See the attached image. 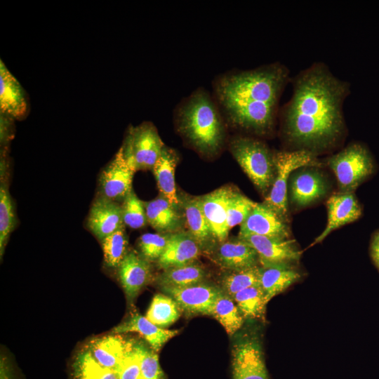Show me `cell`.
Wrapping results in <instances>:
<instances>
[{
    "label": "cell",
    "instance_id": "1",
    "mask_svg": "<svg viewBox=\"0 0 379 379\" xmlns=\"http://www.w3.org/2000/svg\"><path fill=\"white\" fill-rule=\"evenodd\" d=\"M293 86L291 98L280 109L284 139L314 154L335 146L345 131L343 105L349 83L317 62L296 75Z\"/></svg>",
    "mask_w": 379,
    "mask_h": 379
},
{
    "label": "cell",
    "instance_id": "2",
    "mask_svg": "<svg viewBox=\"0 0 379 379\" xmlns=\"http://www.w3.org/2000/svg\"><path fill=\"white\" fill-rule=\"evenodd\" d=\"M289 70L274 62L246 70H232L213 81V96L224 119L233 127L258 135L270 134Z\"/></svg>",
    "mask_w": 379,
    "mask_h": 379
},
{
    "label": "cell",
    "instance_id": "3",
    "mask_svg": "<svg viewBox=\"0 0 379 379\" xmlns=\"http://www.w3.org/2000/svg\"><path fill=\"white\" fill-rule=\"evenodd\" d=\"M225 119L213 95L199 88L183 98L175 109L180 134L198 152L217 154L225 143Z\"/></svg>",
    "mask_w": 379,
    "mask_h": 379
},
{
    "label": "cell",
    "instance_id": "4",
    "mask_svg": "<svg viewBox=\"0 0 379 379\" xmlns=\"http://www.w3.org/2000/svg\"><path fill=\"white\" fill-rule=\"evenodd\" d=\"M230 150L258 190L267 196L276 175L274 154L262 141L248 136H236Z\"/></svg>",
    "mask_w": 379,
    "mask_h": 379
},
{
    "label": "cell",
    "instance_id": "5",
    "mask_svg": "<svg viewBox=\"0 0 379 379\" xmlns=\"http://www.w3.org/2000/svg\"><path fill=\"white\" fill-rule=\"evenodd\" d=\"M327 163L337 178L340 192L353 193L375 169L369 150L359 142L352 143L330 157Z\"/></svg>",
    "mask_w": 379,
    "mask_h": 379
},
{
    "label": "cell",
    "instance_id": "6",
    "mask_svg": "<svg viewBox=\"0 0 379 379\" xmlns=\"http://www.w3.org/2000/svg\"><path fill=\"white\" fill-rule=\"evenodd\" d=\"M276 175L263 203L286 222L288 220V182L291 173L305 166H319L315 154L305 150L279 152L274 154Z\"/></svg>",
    "mask_w": 379,
    "mask_h": 379
},
{
    "label": "cell",
    "instance_id": "7",
    "mask_svg": "<svg viewBox=\"0 0 379 379\" xmlns=\"http://www.w3.org/2000/svg\"><path fill=\"white\" fill-rule=\"evenodd\" d=\"M164 146L155 126L145 121L128 128L121 147L128 164L137 171L152 169Z\"/></svg>",
    "mask_w": 379,
    "mask_h": 379
},
{
    "label": "cell",
    "instance_id": "8",
    "mask_svg": "<svg viewBox=\"0 0 379 379\" xmlns=\"http://www.w3.org/2000/svg\"><path fill=\"white\" fill-rule=\"evenodd\" d=\"M233 379H269L260 340L254 333L238 338L232 350Z\"/></svg>",
    "mask_w": 379,
    "mask_h": 379
},
{
    "label": "cell",
    "instance_id": "9",
    "mask_svg": "<svg viewBox=\"0 0 379 379\" xmlns=\"http://www.w3.org/2000/svg\"><path fill=\"white\" fill-rule=\"evenodd\" d=\"M135 171L126 160L121 147L102 170L99 179L101 197L114 201L123 199L132 191Z\"/></svg>",
    "mask_w": 379,
    "mask_h": 379
},
{
    "label": "cell",
    "instance_id": "10",
    "mask_svg": "<svg viewBox=\"0 0 379 379\" xmlns=\"http://www.w3.org/2000/svg\"><path fill=\"white\" fill-rule=\"evenodd\" d=\"M256 251L260 265L298 262L302 251L293 239H277L257 234H239Z\"/></svg>",
    "mask_w": 379,
    "mask_h": 379
},
{
    "label": "cell",
    "instance_id": "11",
    "mask_svg": "<svg viewBox=\"0 0 379 379\" xmlns=\"http://www.w3.org/2000/svg\"><path fill=\"white\" fill-rule=\"evenodd\" d=\"M161 289L176 301L182 311L193 315H211L220 291V288L204 281L185 287Z\"/></svg>",
    "mask_w": 379,
    "mask_h": 379
},
{
    "label": "cell",
    "instance_id": "12",
    "mask_svg": "<svg viewBox=\"0 0 379 379\" xmlns=\"http://www.w3.org/2000/svg\"><path fill=\"white\" fill-rule=\"evenodd\" d=\"M290 201L305 207L323 198L328 192L324 176L314 168L295 170L288 180Z\"/></svg>",
    "mask_w": 379,
    "mask_h": 379
},
{
    "label": "cell",
    "instance_id": "13",
    "mask_svg": "<svg viewBox=\"0 0 379 379\" xmlns=\"http://www.w3.org/2000/svg\"><path fill=\"white\" fill-rule=\"evenodd\" d=\"M117 269L127 302L132 305L142 289L152 280L149 261L136 251L130 250Z\"/></svg>",
    "mask_w": 379,
    "mask_h": 379
},
{
    "label": "cell",
    "instance_id": "14",
    "mask_svg": "<svg viewBox=\"0 0 379 379\" xmlns=\"http://www.w3.org/2000/svg\"><path fill=\"white\" fill-rule=\"evenodd\" d=\"M286 222L263 202L257 203L240 225L239 234H257L281 240L288 239L290 232Z\"/></svg>",
    "mask_w": 379,
    "mask_h": 379
},
{
    "label": "cell",
    "instance_id": "15",
    "mask_svg": "<svg viewBox=\"0 0 379 379\" xmlns=\"http://www.w3.org/2000/svg\"><path fill=\"white\" fill-rule=\"evenodd\" d=\"M236 190L222 187L200 197L201 204L211 233L218 243L227 240V209L231 197Z\"/></svg>",
    "mask_w": 379,
    "mask_h": 379
},
{
    "label": "cell",
    "instance_id": "16",
    "mask_svg": "<svg viewBox=\"0 0 379 379\" xmlns=\"http://www.w3.org/2000/svg\"><path fill=\"white\" fill-rule=\"evenodd\" d=\"M219 244L211 249L213 260L220 267L233 271L258 266L260 264L255 249L239 237Z\"/></svg>",
    "mask_w": 379,
    "mask_h": 379
},
{
    "label": "cell",
    "instance_id": "17",
    "mask_svg": "<svg viewBox=\"0 0 379 379\" xmlns=\"http://www.w3.org/2000/svg\"><path fill=\"white\" fill-rule=\"evenodd\" d=\"M327 224L324 231L311 244L322 241L331 232L344 225L354 222L361 215L362 210L354 193L339 192L332 195L326 203Z\"/></svg>",
    "mask_w": 379,
    "mask_h": 379
},
{
    "label": "cell",
    "instance_id": "18",
    "mask_svg": "<svg viewBox=\"0 0 379 379\" xmlns=\"http://www.w3.org/2000/svg\"><path fill=\"white\" fill-rule=\"evenodd\" d=\"M86 224L91 232L101 241L125 225L121 206L116 201L100 196L93 202Z\"/></svg>",
    "mask_w": 379,
    "mask_h": 379
},
{
    "label": "cell",
    "instance_id": "19",
    "mask_svg": "<svg viewBox=\"0 0 379 379\" xmlns=\"http://www.w3.org/2000/svg\"><path fill=\"white\" fill-rule=\"evenodd\" d=\"M29 112L25 91L19 81L0 61V112L13 119H23Z\"/></svg>",
    "mask_w": 379,
    "mask_h": 379
},
{
    "label": "cell",
    "instance_id": "20",
    "mask_svg": "<svg viewBox=\"0 0 379 379\" xmlns=\"http://www.w3.org/2000/svg\"><path fill=\"white\" fill-rule=\"evenodd\" d=\"M201 251L200 245L189 232H176L171 234L157 264L163 270L190 264L196 260Z\"/></svg>",
    "mask_w": 379,
    "mask_h": 379
},
{
    "label": "cell",
    "instance_id": "21",
    "mask_svg": "<svg viewBox=\"0 0 379 379\" xmlns=\"http://www.w3.org/2000/svg\"><path fill=\"white\" fill-rule=\"evenodd\" d=\"M111 332L115 334L138 333L156 352H158L166 342L179 333L178 330L160 328L148 320L145 316L137 312L131 314L126 319L114 327Z\"/></svg>",
    "mask_w": 379,
    "mask_h": 379
},
{
    "label": "cell",
    "instance_id": "22",
    "mask_svg": "<svg viewBox=\"0 0 379 379\" xmlns=\"http://www.w3.org/2000/svg\"><path fill=\"white\" fill-rule=\"evenodd\" d=\"M301 278L295 265L271 264L260 266L259 286L265 302L282 293Z\"/></svg>",
    "mask_w": 379,
    "mask_h": 379
},
{
    "label": "cell",
    "instance_id": "23",
    "mask_svg": "<svg viewBox=\"0 0 379 379\" xmlns=\"http://www.w3.org/2000/svg\"><path fill=\"white\" fill-rule=\"evenodd\" d=\"M131 339L121 334H109L90 340L85 346L102 366L116 370L123 359Z\"/></svg>",
    "mask_w": 379,
    "mask_h": 379
},
{
    "label": "cell",
    "instance_id": "24",
    "mask_svg": "<svg viewBox=\"0 0 379 379\" xmlns=\"http://www.w3.org/2000/svg\"><path fill=\"white\" fill-rule=\"evenodd\" d=\"M184 209L189 233L197 240L201 249L210 251L217 241L213 237L202 210L200 197L180 198Z\"/></svg>",
    "mask_w": 379,
    "mask_h": 379
},
{
    "label": "cell",
    "instance_id": "25",
    "mask_svg": "<svg viewBox=\"0 0 379 379\" xmlns=\"http://www.w3.org/2000/svg\"><path fill=\"white\" fill-rule=\"evenodd\" d=\"M178 160L176 152L165 145L152 168L161 195L176 208L180 206L175 184V170Z\"/></svg>",
    "mask_w": 379,
    "mask_h": 379
},
{
    "label": "cell",
    "instance_id": "26",
    "mask_svg": "<svg viewBox=\"0 0 379 379\" xmlns=\"http://www.w3.org/2000/svg\"><path fill=\"white\" fill-rule=\"evenodd\" d=\"M147 222L157 232L164 234L176 232L181 224V216L164 197L160 195L151 201L145 202Z\"/></svg>",
    "mask_w": 379,
    "mask_h": 379
},
{
    "label": "cell",
    "instance_id": "27",
    "mask_svg": "<svg viewBox=\"0 0 379 379\" xmlns=\"http://www.w3.org/2000/svg\"><path fill=\"white\" fill-rule=\"evenodd\" d=\"M206 273L199 265L194 262L164 270L157 278L163 288H180L204 281Z\"/></svg>",
    "mask_w": 379,
    "mask_h": 379
},
{
    "label": "cell",
    "instance_id": "28",
    "mask_svg": "<svg viewBox=\"0 0 379 379\" xmlns=\"http://www.w3.org/2000/svg\"><path fill=\"white\" fill-rule=\"evenodd\" d=\"M71 375L72 379H118L117 370L100 366L85 345L72 359Z\"/></svg>",
    "mask_w": 379,
    "mask_h": 379
},
{
    "label": "cell",
    "instance_id": "29",
    "mask_svg": "<svg viewBox=\"0 0 379 379\" xmlns=\"http://www.w3.org/2000/svg\"><path fill=\"white\" fill-rule=\"evenodd\" d=\"M211 315L219 321L230 335L239 331L244 324V318L235 302L221 288L214 301Z\"/></svg>",
    "mask_w": 379,
    "mask_h": 379
},
{
    "label": "cell",
    "instance_id": "30",
    "mask_svg": "<svg viewBox=\"0 0 379 379\" xmlns=\"http://www.w3.org/2000/svg\"><path fill=\"white\" fill-rule=\"evenodd\" d=\"M181 309L176 301L168 295L156 294L146 312V318L156 326L166 328L180 317Z\"/></svg>",
    "mask_w": 379,
    "mask_h": 379
},
{
    "label": "cell",
    "instance_id": "31",
    "mask_svg": "<svg viewBox=\"0 0 379 379\" xmlns=\"http://www.w3.org/2000/svg\"><path fill=\"white\" fill-rule=\"evenodd\" d=\"M232 299L244 319H265L267 303L260 286H253L236 293Z\"/></svg>",
    "mask_w": 379,
    "mask_h": 379
},
{
    "label": "cell",
    "instance_id": "32",
    "mask_svg": "<svg viewBox=\"0 0 379 379\" xmlns=\"http://www.w3.org/2000/svg\"><path fill=\"white\" fill-rule=\"evenodd\" d=\"M105 265L118 268L128 253V241L125 225L101 241Z\"/></svg>",
    "mask_w": 379,
    "mask_h": 379
},
{
    "label": "cell",
    "instance_id": "33",
    "mask_svg": "<svg viewBox=\"0 0 379 379\" xmlns=\"http://www.w3.org/2000/svg\"><path fill=\"white\" fill-rule=\"evenodd\" d=\"M260 266L230 271L221 281L222 290L232 298L236 293L259 285Z\"/></svg>",
    "mask_w": 379,
    "mask_h": 379
},
{
    "label": "cell",
    "instance_id": "34",
    "mask_svg": "<svg viewBox=\"0 0 379 379\" xmlns=\"http://www.w3.org/2000/svg\"><path fill=\"white\" fill-rule=\"evenodd\" d=\"M15 213L8 187L1 181L0 186V257L2 258L5 247L15 227Z\"/></svg>",
    "mask_w": 379,
    "mask_h": 379
},
{
    "label": "cell",
    "instance_id": "35",
    "mask_svg": "<svg viewBox=\"0 0 379 379\" xmlns=\"http://www.w3.org/2000/svg\"><path fill=\"white\" fill-rule=\"evenodd\" d=\"M121 206L124 225L132 229H140L146 225L147 220L145 202L133 190L124 199Z\"/></svg>",
    "mask_w": 379,
    "mask_h": 379
},
{
    "label": "cell",
    "instance_id": "36",
    "mask_svg": "<svg viewBox=\"0 0 379 379\" xmlns=\"http://www.w3.org/2000/svg\"><path fill=\"white\" fill-rule=\"evenodd\" d=\"M242 194L235 191L230 198L227 209V226L230 231L233 227L241 225L256 205Z\"/></svg>",
    "mask_w": 379,
    "mask_h": 379
},
{
    "label": "cell",
    "instance_id": "37",
    "mask_svg": "<svg viewBox=\"0 0 379 379\" xmlns=\"http://www.w3.org/2000/svg\"><path fill=\"white\" fill-rule=\"evenodd\" d=\"M137 346L140 355L139 379H165L157 352L141 340H137Z\"/></svg>",
    "mask_w": 379,
    "mask_h": 379
},
{
    "label": "cell",
    "instance_id": "38",
    "mask_svg": "<svg viewBox=\"0 0 379 379\" xmlns=\"http://www.w3.org/2000/svg\"><path fill=\"white\" fill-rule=\"evenodd\" d=\"M171 234L146 233L138 239L140 254L149 262L157 261L163 254Z\"/></svg>",
    "mask_w": 379,
    "mask_h": 379
},
{
    "label": "cell",
    "instance_id": "39",
    "mask_svg": "<svg viewBox=\"0 0 379 379\" xmlns=\"http://www.w3.org/2000/svg\"><path fill=\"white\" fill-rule=\"evenodd\" d=\"M116 370L118 379H139L140 367L137 340L131 339L128 348Z\"/></svg>",
    "mask_w": 379,
    "mask_h": 379
},
{
    "label": "cell",
    "instance_id": "40",
    "mask_svg": "<svg viewBox=\"0 0 379 379\" xmlns=\"http://www.w3.org/2000/svg\"><path fill=\"white\" fill-rule=\"evenodd\" d=\"M371 259L379 271V230L373 234L370 244Z\"/></svg>",
    "mask_w": 379,
    "mask_h": 379
}]
</instances>
